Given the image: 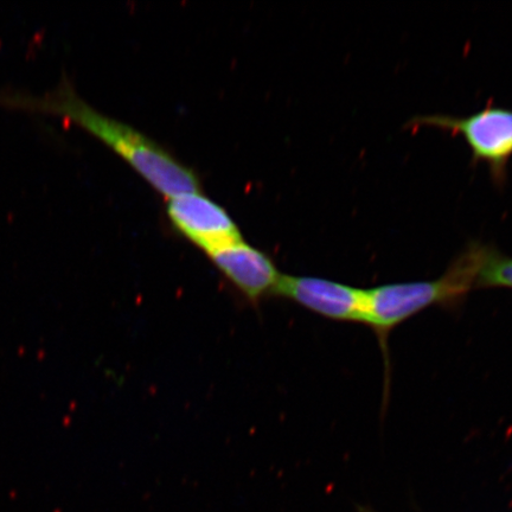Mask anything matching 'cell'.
Returning a JSON list of instances; mask_svg holds the SVG:
<instances>
[{
  "label": "cell",
  "mask_w": 512,
  "mask_h": 512,
  "mask_svg": "<svg viewBox=\"0 0 512 512\" xmlns=\"http://www.w3.org/2000/svg\"><path fill=\"white\" fill-rule=\"evenodd\" d=\"M488 245L472 241L447 271L435 280L387 284L366 290L364 324L374 330L379 339L388 373L389 335L396 326L432 306H456L477 288Z\"/></svg>",
  "instance_id": "obj_2"
},
{
  "label": "cell",
  "mask_w": 512,
  "mask_h": 512,
  "mask_svg": "<svg viewBox=\"0 0 512 512\" xmlns=\"http://www.w3.org/2000/svg\"><path fill=\"white\" fill-rule=\"evenodd\" d=\"M230 283L252 302L277 294L281 274L270 256L245 241L208 254Z\"/></svg>",
  "instance_id": "obj_6"
},
{
  "label": "cell",
  "mask_w": 512,
  "mask_h": 512,
  "mask_svg": "<svg viewBox=\"0 0 512 512\" xmlns=\"http://www.w3.org/2000/svg\"><path fill=\"white\" fill-rule=\"evenodd\" d=\"M422 126L463 137L470 147L473 163L488 165L494 182L504 183L512 157V110L490 104L466 118L425 115L409 123L415 130Z\"/></svg>",
  "instance_id": "obj_3"
},
{
  "label": "cell",
  "mask_w": 512,
  "mask_h": 512,
  "mask_svg": "<svg viewBox=\"0 0 512 512\" xmlns=\"http://www.w3.org/2000/svg\"><path fill=\"white\" fill-rule=\"evenodd\" d=\"M490 287L512 290V258L502 254L497 248L488 246L480 268L477 288Z\"/></svg>",
  "instance_id": "obj_7"
},
{
  "label": "cell",
  "mask_w": 512,
  "mask_h": 512,
  "mask_svg": "<svg viewBox=\"0 0 512 512\" xmlns=\"http://www.w3.org/2000/svg\"><path fill=\"white\" fill-rule=\"evenodd\" d=\"M166 213L177 232L207 254L242 241L227 211L200 191L169 198Z\"/></svg>",
  "instance_id": "obj_4"
},
{
  "label": "cell",
  "mask_w": 512,
  "mask_h": 512,
  "mask_svg": "<svg viewBox=\"0 0 512 512\" xmlns=\"http://www.w3.org/2000/svg\"><path fill=\"white\" fill-rule=\"evenodd\" d=\"M0 105L30 112L59 115L106 144L166 198L200 191L194 171L153 142L145 134L117 119L96 111L81 98L66 75L53 89L34 95L0 89Z\"/></svg>",
  "instance_id": "obj_1"
},
{
  "label": "cell",
  "mask_w": 512,
  "mask_h": 512,
  "mask_svg": "<svg viewBox=\"0 0 512 512\" xmlns=\"http://www.w3.org/2000/svg\"><path fill=\"white\" fill-rule=\"evenodd\" d=\"M277 294L336 322L364 324L366 290L322 278L283 275Z\"/></svg>",
  "instance_id": "obj_5"
},
{
  "label": "cell",
  "mask_w": 512,
  "mask_h": 512,
  "mask_svg": "<svg viewBox=\"0 0 512 512\" xmlns=\"http://www.w3.org/2000/svg\"><path fill=\"white\" fill-rule=\"evenodd\" d=\"M363 512H374V511H369V510H367V511H366V510H363Z\"/></svg>",
  "instance_id": "obj_8"
}]
</instances>
